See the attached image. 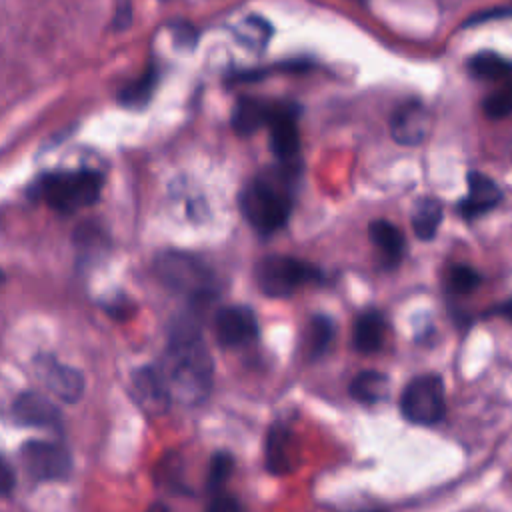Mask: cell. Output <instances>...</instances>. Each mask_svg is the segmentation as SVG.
<instances>
[{"label":"cell","mask_w":512,"mask_h":512,"mask_svg":"<svg viewBox=\"0 0 512 512\" xmlns=\"http://www.w3.org/2000/svg\"><path fill=\"white\" fill-rule=\"evenodd\" d=\"M20 460L24 470L40 482L64 480L72 470L70 452L56 442L28 440L20 448Z\"/></svg>","instance_id":"7"},{"label":"cell","mask_w":512,"mask_h":512,"mask_svg":"<svg viewBox=\"0 0 512 512\" xmlns=\"http://www.w3.org/2000/svg\"><path fill=\"white\" fill-rule=\"evenodd\" d=\"M12 416L22 426H58L60 410L38 392H22L12 404Z\"/></svg>","instance_id":"14"},{"label":"cell","mask_w":512,"mask_h":512,"mask_svg":"<svg viewBox=\"0 0 512 512\" xmlns=\"http://www.w3.org/2000/svg\"><path fill=\"white\" fill-rule=\"evenodd\" d=\"M258 288L270 298H286L300 290L304 284L320 280V272L292 256H266L254 270Z\"/></svg>","instance_id":"4"},{"label":"cell","mask_w":512,"mask_h":512,"mask_svg":"<svg viewBox=\"0 0 512 512\" xmlns=\"http://www.w3.org/2000/svg\"><path fill=\"white\" fill-rule=\"evenodd\" d=\"M494 18H512V4L506 6H496L492 10H484L480 14H474L466 24H480L486 20H494Z\"/></svg>","instance_id":"28"},{"label":"cell","mask_w":512,"mask_h":512,"mask_svg":"<svg viewBox=\"0 0 512 512\" xmlns=\"http://www.w3.org/2000/svg\"><path fill=\"white\" fill-rule=\"evenodd\" d=\"M264 464L270 474L282 476L292 472L294 468V454H292V430L282 422L276 420L264 440Z\"/></svg>","instance_id":"13"},{"label":"cell","mask_w":512,"mask_h":512,"mask_svg":"<svg viewBox=\"0 0 512 512\" xmlns=\"http://www.w3.org/2000/svg\"><path fill=\"white\" fill-rule=\"evenodd\" d=\"M402 416L420 426L436 424L446 414L444 382L438 374L414 376L400 394Z\"/></svg>","instance_id":"5"},{"label":"cell","mask_w":512,"mask_h":512,"mask_svg":"<svg viewBox=\"0 0 512 512\" xmlns=\"http://www.w3.org/2000/svg\"><path fill=\"white\" fill-rule=\"evenodd\" d=\"M158 274L170 288L190 294L194 298H204L212 294V274L194 256L168 252L158 260Z\"/></svg>","instance_id":"6"},{"label":"cell","mask_w":512,"mask_h":512,"mask_svg":"<svg viewBox=\"0 0 512 512\" xmlns=\"http://www.w3.org/2000/svg\"><path fill=\"white\" fill-rule=\"evenodd\" d=\"M388 332L386 318L378 310H364L354 322V348L362 354H374L384 346Z\"/></svg>","instance_id":"17"},{"label":"cell","mask_w":512,"mask_h":512,"mask_svg":"<svg viewBox=\"0 0 512 512\" xmlns=\"http://www.w3.org/2000/svg\"><path fill=\"white\" fill-rule=\"evenodd\" d=\"M0 282H2V272H0Z\"/></svg>","instance_id":"33"},{"label":"cell","mask_w":512,"mask_h":512,"mask_svg":"<svg viewBox=\"0 0 512 512\" xmlns=\"http://www.w3.org/2000/svg\"><path fill=\"white\" fill-rule=\"evenodd\" d=\"M494 312H496V314H500V316H504L506 320H510V322H512V298H510V300H506V302H502Z\"/></svg>","instance_id":"30"},{"label":"cell","mask_w":512,"mask_h":512,"mask_svg":"<svg viewBox=\"0 0 512 512\" xmlns=\"http://www.w3.org/2000/svg\"><path fill=\"white\" fill-rule=\"evenodd\" d=\"M216 340L226 348L244 346L258 336V320L248 306H226L214 318Z\"/></svg>","instance_id":"9"},{"label":"cell","mask_w":512,"mask_h":512,"mask_svg":"<svg viewBox=\"0 0 512 512\" xmlns=\"http://www.w3.org/2000/svg\"><path fill=\"white\" fill-rule=\"evenodd\" d=\"M206 512H244V506L240 504L238 498L230 494H220L216 492L212 500L206 506Z\"/></svg>","instance_id":"27"},{"label":"cell","mask_w":512,"mask_h":512,"mask_svg":"<svg viewBox=\"0 0 512 512\" xmlns=\"http://www.w3.org/2000/svg\"><path fill=\"white\" fill-rule=\"evenodd\" d=\"M130 392L136 404L150 416H160L170 408V392L154 366L138 368L130 376Z\"/></svg>","instance_id":"11"},{"label":"cell","mask_w":512,"mask_h":512,"mask_svg":"<svg viewBox=\"0 0 512 512\" xmlns=\"http://www.w3.org/2000/svg\"><path fill=\"white\" fill-rule=\"evenodd\" d=\"M146 512H170V508H166L164 504H160V502H158V504H152Z\"/></svg>","instance_id":"31"},{"label":"cell","mask_w":512,"mask_h":512,"mask_svg":"<svg viewBox=\"0 0 512 512\" xmlns=\"http://www.w3.org/2000/svg\"><path fill=\"white\" fill-rule=\"evenodd\" d=\"M500 196L502 194L492 178H488L480 172H470L468 174V194L458 204V212L464 218H478L480 214L492 210L498 204Z\"/></svg>","instance_id":"15"},{"label":"cell","mask_w":512,"mask_h":512,"mask_svg":"<svg viewBox=\"0 0 512 512\" xmlns=\"http://www.w3.org/2000/svg\"><path fill=\"white\" fill-rule=\"evenodd\" d=\"M172 400L188 406L204 402L212 390V358L194 320H180L170 332L166 352L156 368Z\"/></svg>","instance_id":"1"},{"label":"cell","mask_w":512,"mask_h":512,"mask_svg":"<svg viewBox=\"0 0 512 512\" xmlns=\"http://www.w3.org/2000/svg\"><path fill=\"white\" fill-rule=\"evenodd\" d=\"M368 234L372 244L378 248L382 260L386 266H396L404 254V236L402 232L386 222V220H374L368 226Z\"/></svg>","instance_id":"18"},{"label":"cell","mask_w":512,"mask_h":512,"mask_svg":"<svg viewBox=\"0 0 512 512\" xmlns=\"http://www.w3.org/2000/svg\"><path fill=\"white\" fill-rule=\"evenodd\" d=\"M388 388H390V380L384 372L362 370L352 378L348 392L360 404H378L386 400Z\"/></svg>","instance_id":"19"},{"label":"cell","mask_w":512,"mask_h":512,"mask_svg":"<svg viewBox=\"0 0 512 512\" xmlns=\"http://www.w3.org/2000/svg\"><path fill=\"white\" fill-rule=\"evenodd\" d=\"M102 190L100 174L92 170L56 172L42 180L40 192L50 208L58 212H78L92 206Z\"/></svg>","instance_id":"3"},{"label":"cell","mask_w":512,"mask_h":512,"mask_svg":"<svg viewBox=\"0 0 512 512\" xmlns=\"http://www.w3.org/2000/svg\"><path fill=\"white\" fill-rule=\"evenodd\" d=\"M468 68L476 78H482V80L504 82V80H510L512 76V64L496 54H478L470 60Z\"/></svg>","instance_id":"22"},{"label":"cell","mask_w":512,"mask_h":512,"mask_svg":"<svg viewBox=\"0 0 512 512\" xmlns=\"http://www.w3.org/2000/svg\"><path fill=\"white\" fill-rule=\"evenodd\" d=\"M232 470H234V458L228 452L220 450V452L212 454L210 466H208V476H206V488L216 494L226 484Z\"/></svg>","instance_id":"26"},{"label":"cell","mask_w":512,"mask_h":512,"mask_svg":"<svg viewBox=\"0 0 512 512\" xmlns=\"http://www.w3.org/2000/svg\"><path fill=\"white\" fill-rule=\"evenodd\" d=\"M334 340V322L324 316V314H316L310 318L306 334H304V344H306V354L316 360L320 356H324L330 348Z\"/></svg>","instance_id":"20"},{"label":"cell","mask_w":512,"mask_h":512,"mask_svg":"<svg viewBox=\"0 0 512 512\" xmlns=\"http://www.w3.org/2000/svg\"><path fill=\"white\" fill-rule=\"evenodd\" d=\"M14 484H16V476L12 466L4 458H0V496L10 494L14 490Z\"/></svg>","instance_id":"29"},{"label":"cell","mask_w":512,"mask_h":512,"mask_svg":"<svg viewBox=\"0 0 512 512\" xmlns=\"http://www.w3.org/2000/svg\"><path fill=\"white\" fill-rule=\"evenodd\" d=\"M296 116H298L296 106L276 102L274 114L268 122L270 148H272L274 156L284 164L292 162L298 156V150H300V136H298Z\"/></svg>","instance_id":"10"},{"label":"cell","mask_w":512,"mask_h":512,"mask_svg":"<svg viewBox=\"0 0 512 512\" xmlns=\"http://www.w3.org/2000/svg\"><path fill=\"white\" fill-rule=\"evenodd\" d=\"M440 222H442V204L434 198H422L412 212V228L416 236L422 240L434 238Z\"/></svg>","instance_id":"21"},{"label":"cell","mask_w":512,"mask_h":512,"mask_svg":"<svg viewBox=\"0 0 512 512\" xmlns=\"http://www.w3.org/2000/svg\"><path fill=\"white\" fill-rule=\"evenodd\" d=\"M154 86H156V70L150 68L136 82H132L122 90L120 102L126 106H142L152 96Z\"/></svg>","instance_id":"24"},{"label":"cell","mask_w":512,"mask_h":512,"mask_svg":"<svg viewBox=\"0 0 512 512\" xmlns=\"http://www.w3.org/2000/svg\"><path fill=\"white\" fill-rule=\"evenodd\" d=\"M480 284V274L466 266V264H454L446 274V288L452 294H470Z\"/></svg>","instance_id":"25"},{"label":"cell","mask_w":512,"mask_h":512,"mask_svg":"<svg viewBox=\"0 0 512 512\" xmlns=\"http://www.w3.org/2000/svg\"><path fill=\"white\" fill-rule=\"evenodd\" d=\"M428 112L420 102H404L390 118V134L398 144L414 146L428 134Z\"/></svg>","instance_id":"12"},{"label":"cell","mask_w":512,"mask_h":512,"mask_svg":"<svg viewBox=\"0 0 512 512\" xmlns=\"http://www.w3.org/2000/svg\"><path fill=\"white\" fill-rule=\"evenodd\" d=\"M274 108H276V102L244 96L234 106L232 126L238 134L250 136L256 130H260L262 126H268V122L274 114Z\"/></svg>","instance_id":"16"},{"label":"cell","mask_w":512,"mask_h":512,"mask_svg":"<svg viewBox=\"0 0 512 512\" xmlns=\"http://www.w3.org/2000/svg\"><path fill=\"white\" fill-rule=\"evenodd\" d=\"M34 370L40 382L60 400L72 404L78 402L84 392V378L78 370L60 364L52 356H38L34 360Z\"/></svg>","instance_id":"8"},{"label":"cell","mask_w":512,"mask_h":512,"mask_svg":"<svg viewBox=\"0 0 512 512\" xmlns=\"http://www.w3.org/2000/svg\"><path fill=\"white\" fill-rule=\"evenodd\" d=\"M292 174L288 168L258 174L240 194V210L258 232L270 234L284 226L292 210Z\"/></svg>","instance_id":"2"},{"label":"cell","mask_w":512,"mask_h":512,"mask_svg":"<svg viewBox=\"0 0 512 512\" xmlns=\"http://www.w3.org/2000/svg\"><path fill=\"white\" fill-rule=\"evenodd\" d=\"M364 512H384V510H364Z\"/></svg>","instance_id":"32"},{"label":"cell","mask_w":512,"mask_h":512,"mask_svg":"<svg viewBox=\"0 0 512 512\" xmlns=\"http://www.w3.org/2000/svg\"><path fill=\"white\" fill-rule=\"evenodd\" d=\"M484 114L488 118H504L512 114V78L504 80L496 90L484 98Z\"/></svg>","instance_id":"23"}]
</instances>
